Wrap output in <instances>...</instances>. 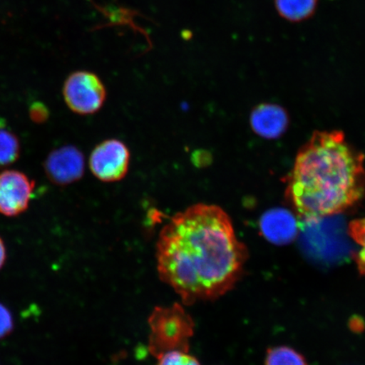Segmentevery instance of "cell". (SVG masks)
Instances as JSON below:
<instances>
[{"mask_svg": "<svg viewBox=\"0 0 365 365\" xmlns=\"http://www.w3.org/2000/svg\"><path fill=\"white\" fill-rule=\"evenodd\" d=\"M30 117L35 123H43L48 120L49 113L48 108L43 103H34L30 107Z\"/></svg>", "mask_w": 365, "mask_h": 365, "instance_id": "obj_16", "label": "cell"}, {"mask_svg": "<svg viewBox=\"0 0 365 365\" xmlns=\"http://www.w3.org/2000/svg\"><path fill=\"white\" fill-rule=\"evenodd\" d=\"M149 350L155 357L170 351H190L195 323L180 304L157 307L149 318Z\"/></svg>", "mask_w": 365, "mask_h": 365, "instance_id": "obj_3", "label": "cell"}, {"mask_svg": "<svg viewBox=\"0 0 365 365\" xmlns=\"http://www.w3.org/2000/svg\"><path fill=\"white\" fill-rule=\"evenodd\" d=\"M275 7L284 19L300 22L309 19L317 11L318 0H274Z\"/></svg>", "mask_w": 365, "mask_h": 365, "instance_id": "obj_10", "label": "cell"}, {"mask_svg": "<svg viewBox=\"0 0 365 365\" xmlns=\"http://www.w3.org/2000/svg\"><path fill=\"white\" fill-rule=\"evenodd\" d=\"M259 227L264 238L274 245L289 244L298 235V222L286 210L275 209L264 213Z\"/></svg>", "mask_w": 365, "mask_h": 365, "instance_id": "obj_8", "label": "cell"}, {"mask_svg": "<svg viewBox=\"0 0 365 365\" xmlns=\"http://www.w3.org/2000/svg\"><path fill=\"white\" fill-rule=\"evenodd\" d=\"M21 155V143L11 131L0 129V168L11 165Z\"/></svg>", "mask_w": 365, "mask_h": 365, "instance_id": "obj_11", "label": "cell"}, {"mask_svg": "<svg viewBox=\"0 0 365 365\" xmlns=\"http://www.w3.org/2000/svg\"><path fill=\"white\" fill-rule=\"evenodd\" d=\"M250 121L255 133L266 138L280 136L289 123L284 109L273 104H262L255 109Z\"/></svg>", "mask_w": 365, "mask_h": 365, "instance_id": "obj_9", "label": "cell"}, {"mask_svg": "<svg viewBox=\"0 0 365 365\" xmlns=\"http://www.w3.org/2000/svg\"><path fill=\"white\" fill-rule=\"evenodd\" d=\"M193 163L197 167L205 166V163H209V156L205 155V152H195L193 155Z\"/></svg>", "mask_w": 365, "mask_h": 365, "instance_id": "obj_17", "label": "cell"}, {"mask_svg": "<svg viewBox=\"0 0 365 365\" xmlns=\"http://www.w3.org/2000/svg\"><path fill=\"white\" fill-rule=\"evenodd\" d=\"M156 250L160 279L185 305L217 299L230 291L248 257L225 210L204 203L172 217L160 232Z\"/></svg>", "mask_w": 365, "mask_h": 365, "instance_id": "obj_1", "label": "cell"}, {"mask_svg": "<svg viewBox=\"0 0 365 365\" xmlns=\"http://www.w3.org/2000/svg\"><path fill=\"white\" fill-rule=\"evenodd\" d=\"M14 317L6 305L0 303V340L6 339L14 330Z\"/></svg>", "mask_w": 365, "mask_h": 365, "instance_id": "obj_15", "label": "cell"}, {"mask_svg": "<svg viewBox=\"0 0 365 365\" xmlns=\"http://www.w3.org/2000/svg\"><path fill=\"white\" fill-rule=\"evenodd\" d=\"M130 153L123 141L109 139L103 141L91 152L89 168L98 180L105 182L120 181L127 175Z\"/></svg>", "mask_w": 365, "mask_h": 365, "instance_id": "obj_5", "label": "cell"}, {"mask_svg": "<svg viewBox=\"0 0 365 365\" xmlns=\"http://www.w3.org/2000/svg\"><path fill=\"white\" fill-rule=\"evenodd\" d=\"M349 234L359 246V250L354 255V259L359 273L365 275V218L351 222Z\"/></svg>", "mask_w": 365, "mask_h": 365, "instance_id": "obj_13", "label": "cell"}, {"mask_svg": "<svg viewBox=\"0 0 365 365\" xmlns=\"http://www.w3.org/2000/svg\"><path fill=\"white\" fill-rule=\"evenodd\" d=\"M36 182L18 170L0 173V214L14 217L29 209L34 196Z\"/></svg>", "mask_w": 365, "mask_h": 365, "instance_id": "obj_6", "label": "cell"}, {"mask_svg": "<svg viewBox=\"0 0 365 365\" xmlns=\"http://www.w3.org/2000/svg\"><path fill=\"white\" fill-rule=\"evenodd\" d=\"M85 157L72 145L52 150L43 163L48 179L54 185L66 186L79 181L85 173Z\"/></svg>", "mask_w": 365, "mask_h": 365, "instance_id": "obj_7", "label": "cell"}, {"mask_svg": "<svg viewBox=\"0 0 365 365\" xmlns=\"http://www.w3.org/2000/svg\"><path fill=\"white\" fill-rule=\"evenodd\" d=\"M266 365H308L302 355L289 346H277L268 350Z\"/></svg>", "mask_w": 365, "mask_h": 365, "instance_id": "obj_12", "label": "cell"}, {"mask_svg": "<svg viewBox=\"0 0 365 365\" xmlns=\"http://www.w3.org/2000/svg\"><path fill=\"white\" fill-rule=\"evenodd\" d=\"M365 195L364 155L341 131H317L299 150L286 197L307 222L346 211Z\"/></svg>", "mask_w": 365, "mask_h": 365, "instance_id": "obj_2", "label": "cell"}, {"mask_svg": "<svg viewBox=\"0 0 365 365\" xmlns=\"http://www.w3.org/2000/svg\"><path fill=\"white\" fill-rule=\"evenodd\" d=\"M6 258L7 254L6 244H4L3 239L0 237V270H1L4 264H6Z\"/></svg>", "mask_w": 365, "mask_h": 365, "instance_id": "obj_18", "label": "cell"}, {"mask_svg": "<svg viewBox=\"0 0 365 365\" xmlns=\"http://www.w3.org/2000/svg\"><path fill=\"white\" fill-rule=\"evenodd\" d=\"M157 365H200L189 351L175 350L160 355Z\"/></svg>", "mask_w": 365, "mask_h": 365, "instance_id": "obj_14", "label": "cell"}, {"mask_svg": "<svg viewBox=\"0 0 365 365\" xmlns=\"http://www.w3.org/2000/svg\"><path fill=\"white\" fill-rule=\"evenodd\" d=\"M63 97L68 108L79 115H90L103 106L106 88L93 72L79 71L67 77L63 86Z\"/></svg>", "mask_w": 365, "mask_h": 365, "instance_id": "obj_4", "label": "cell"}]
</instances>
